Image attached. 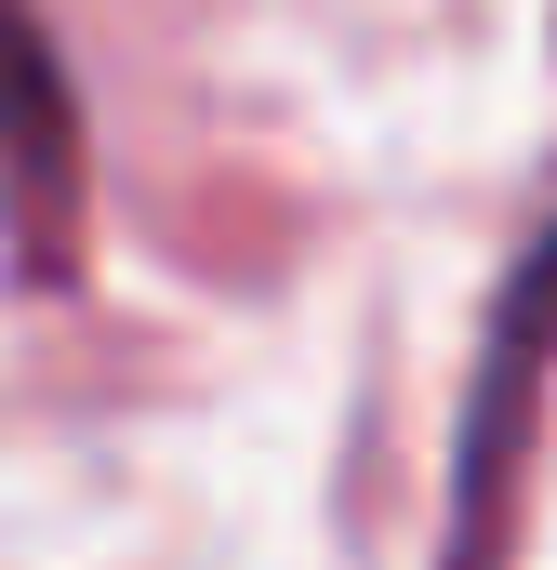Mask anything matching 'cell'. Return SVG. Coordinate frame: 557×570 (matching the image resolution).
<instances>
[{"label":"cell","mask_w":557,"mask_h":570,"mask_svg":"<svg viewBox=\"0 0 557 570\" xmlns=\"http://www.w3.org/2000/svg\"><path fill=\"white\" fill-rule=\"evenodd\" d=\"M0 199H13L27 279H67L80 266V107L53 80L27 0H0Z\"/></svg>","instance_id":"6da1fadb"}]
</instances>
